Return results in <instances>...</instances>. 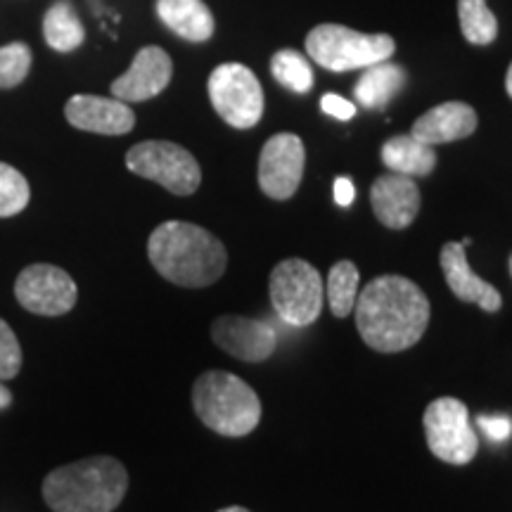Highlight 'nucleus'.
<instances>
[{
  "label": "nucleus",
  "instance_id": "1",
  "mask_svg": "<svg viewBox=\"0 0 512 512\" xmlns=\"http://www.w3.org/2000/svg\"><path fill=\"white\" fill-rule=\"evenodd\" d=\"M356 328L366 347L399 354L415 347L430 325V299L403 275H380L358 290Z\"/></svg>",
  "mask_w": 512,
  "mask_h": 512
},
{
  "label": "nucleus",
  "instance_id": "2",
  "mask_svg": "<svg viewBox=\"0 0 512 512\" xmlns=\"http://www.w3.org/2000/svg\"><path fill=\"white\" fill-rule=\"evenodd\" d=\"M147 256L164 280L190 290L214 285L228 266L223 242L209 230L185 221H166L152 230Z\"/></svg>",
  "mask_w": 512,
  "mask_h": 512
},
{
  "label": "nucleus",
  "instance_id": "3",
  "mask_svg": "<svg viewBox=\"0 0 512 512\" xmlns=\"http://www.w3.org/2000/svg\"><path fill=\"white\" fill-rule=\"evenodd\" d=\"M126 491L128 472L112 456L62 465L43 482V498L53 512H114Z\"/></svg>",
  "mask_w": 512,
  "mask_h": 512
},
{
  "label": "nucleus",
  "instance_id": "4",
  "mask_svg": "<svg viewBox=\"0 0 512 512\" xmlns=\"http://www.w3.org/2000/svg\"><path fill=\"white\" fill-rule=\"evenodd\" d=\"M192 408L197 418L221 437H247L259 427L261 401L238 375L209 370L192 384Z\"/></svg>",
  "mask_w": 512,
  "mask_h": 512
},
{
  "label": "nucleus",
  "instance_id": "5",
  "mask_svg": "<svg viewBox=\"0 0 512 512\" xmlns=\"http://www.w3.org/2000/svg\"><path fill=\"white\" fill-rule=\"evenodd\" d=\"M394 38L387 34H361L339 24H320L306 36L313 62L330 72H351L384 62L394 55Z\"/></svg>",
  "mask_w": 512,
  "mask_h": 512
},
{
  "label": "nucleus",
  "instance_id": "6",
  "mask_svg": "<svg viewBox=\"0 0 512 512\" xmlns=\"http://www.w3.org/2000/svg\"><path fill=\"white\" fill-rule=\"evenodd\" d=\"M273 309L287 325L306 328L316 323L325 302L320 273L304 259H285L271 271L268 280Z\"/></svg>",
  "mask_w": 512,
  "mask_h": 512
},
{
  "label": "nucleus",
  "instance_id": "7",
  "mask_svg": "<svg viewBox=\"0 0 512 512\" xmlns=\"http://www.w3.org/2000/svg\"><path fill=\"white\" fill-rule=\"evenodd\" d=\"M126 166L136 176L155 181L178 197L192 195L202 183L197 159L169 140H145L133 145L126 155Z\"/></svg>",
  "mask_w": 512,
  "mask_h": 512
},
{
  "label": "nucleus",
  "instance_id": "8",
  "mask_svg": "<svg viewBox=\"0 0 512 512\" xmlns=\"http://www.w3.org/2000/svg\"><path fill=\"white\" fill-rule=\"evenodd\" d=\"M425 437L430 451L448 465L472 463L479 451V439L470 425V413L463 401L453 396H441L427 406Z\"/></svg>",
  "mask_w": 512,
  "mask_h": 512
},
{
  "label": "nucleus",
  "instance_id": "9",
  "mask_svg": "<svg viewBox=\"0 0 512 512\" xmlns=\"http://www.w3.org/2000/svg\"><path fill=\"white\" fill-rule=\"evenodd\" d=\"M209 100L219 117L233 128H252L264 114V91L252 69L228 62L209 76Z\"/></svg>",
  "mask_w": 512,
  "mask_h": 512
},
{
  "label": "nucleus",
  "instance_id": "10",
  "mask_svg": "<svg viewBox=\"0 0 512 512\" xmlns=\"http://www.w3.org/2000/svg\"><path fill=\"white\" fill-rule=\"evenodd\" d=\"M15 297L29 313L55 318L74 309L79 290L72 275L60 266L34 264L17 275Z\"/></svg>",
  "mask_w": 512,
  "mask_h": 512
},
{
  "label": "nucleus",
  "instance_id": "11",
  "mask_svg": "<svg viewBox=\"0 0 512 512\" xmlns=\"http://www.w3.org/2000/svg\"><path fill=\"white\" fill-rule=\"evenodd\" d=\"M306 152L302 138L278 133L264 145L259 157V185L266 197L285 202L299 190L304 176Z\"/></svg>",
  "mask_w": 512,
  "mask_h": 512
},
{
  "label": "nucleus",
  "instance_id": "12",
  "mask_svg": "<svg viewBox=\"0 0 512 512\" xmlns=\"http://www.w3.org/2000/svg\"><path fill=\"white\" fill-rule=\"evenodd\" d=\"M211 339L226 354L247 363H261L273 356L278 335L264 320L245 316H221L211 325Z\"/></svg>",
  "mask_w": 512,
  "mask_h": 512
},
{
  "label": "nucleus",
  "instance_id": "13",
  "mask_svg": "<svg viewBox=\"0 0 512 512\" xmlns=\"http://www.w3.org/2000/svg\"><path fill=\"white\" fill-rule=\"evenodd\" d=\"M171 74H174V64L166 50L147 46L133 57L128 72L112 83V95L121 102H145L169 86Z\"/></svg>",
  "mask_w": 512,
  "mask_h": 512
},
{
  "label": "nucleus",
  "instance_id": "14",
  "mask_svg": "<svg viewBox=\"0 0 512 512\" xmlns=\"http://www.w3.org/2000/svg\"><path fill=\"white\" fill-rule=\"evenodd\" d=\"M64 117L79 131L100 133V136H124L136 126V114L128 102L100 98V95H74L64 107Z\"/></svg>",
  "mask_w": 512,
  "mask_h": 512
},
{
  "label": "nucleus",
  "instance_id": "15",
  "mask_svg": "<svg viewBox=\"0 0 512 512\" xmlns=\"http://www.w3.org/2000/svg\"><path fill=\"white\" fill-rule=\"evenodd\" d=\"M420 190L411 176H380L370 188V204L377 221L389 230H403L420 211Z\"/></svg>",
  "mask_w": 512,
  "mask_h": 512
},
{
  "label": "nucleus",
  "instance_id": "16",
  "mask_svg": "<svg viewBox=\"0 0 512 512\" xmlns=\"http://www.w3.org/2000/svg\"><path fill=\"white\" fill-rule=\"evenodd\" d=\"M439 264L441 271H444L448 287H451V292L456 294L460 302L477 304L479 309L489 313H496L501 309V294H498L494 285H489L472 271L470 264H467V252L463 242H446V245L441 247Z\"/></svg>",
  "mask_w": 512,
  "mask_h": 512
},
{
  "label": "nucleus",
  "instance_id": "17",
  "mask_svg": "<svg viewBox=\"0 0 512 512\" xmlns=\"http://www.w3.org/2000/svg\"><path fill=\"white\" fill-rule=\"evenodd\" d=\"M477 128V112L465 102H444L432 107L413 124L411 136L427 145H444L472 136Z\"/></svg>",
  "mask_w": 512,
  "mask_h": 512
},
{
  "label": "nucleus",
  "instance_id": "18",
  "mask_svg": "<svg viewBox=\"0 0 512 512\" xmlns=\"http://www.w3.org/2000/svg\"><path fill=\"white\" fill-rule=\"evenodd\" d=\"M157 17L185 41L202 43L214 36V15L202 0H157Z\"/></svg>",
  "mask_w": 512,
  "mask_h": 512
},
{
  "label": "nucleus",
  "instance_id": "19",
  "mask_svg": "<svg viewBox=\"0 0 512 512\" xmlns=\"http://www.w3.org/2000/svg\"><path fill=\"white\" fill-rule=\"evenodd\" d=\"M382 162L389 171L401 176H430L437 166V152L432 145L408 136H394L382 145Z\"/></svg>",
  "mask_w": 512,
  "mask_h": 512
},
{
  "label": "nucleus",
  "instance_id": "20",
  "mask_svg": "<svg viewBox=\"0 0 512 512\" xmlns=\"http://www.w3.org/2000/svg\"><path fill=\"white\" fill-rule=\"evenodd\" d=\"M406 74L392 62H377L366 67L356 83V100L368 110H380L403 88Z\"/></svg>",
  "mask_w": 512,
  "mask_h": 512
},
{
  "label": "nucleus",
  "instance_id": "21",
  "mask_svg": "<svg viewBox=\"0 0 512 512\" xmlns=\"http://www.w3.org/2000/svg\"><path fill=\"white\" fill-rule=\"evenodd\" d=\"M43 36L57 53H72L81 46L86 31H83L81 19L69 0H57L55 5H50L46 17H43Z\"/></svg>",
  "mask_w": 512,
  "mask_h": 512
},
{
  "label": "nucleus",
  "instance_id": "22",
  "mask_svg": "<svg viewBox=\"0 0 512 512\" xmlns=\"http://www.w3.org/2000/svg\"><path fill=\"white\" fill-rule=\"evenodd\" d=\"M458 17L463 36L472 46H489L498 36V19L486 0H458Z\"/></svg>",
  "mask_w": 512,
  "mask_h": 512
},
{
  "label": "nucleus",
  "instance_id": "23",
  "mask_svg": "<svg viewBox=\"0 0 512 512\" xmlns=\"http://www.w3.org/2000/svg\"><path fill=\"white\" fill-rule=\"evenodd\" d=\"M358 275L356 264L351 261H337L328 275V304L332 316L347 318L354 311L358 299Z\"/></svg>",
  "mask_w": 512,
  "mask_h": 512
},
{
  "label": "nucleus",
  "instance_id": "24",
  "mask_svg": "<svg viewBox=\"0 0 512 512\" xmlns=\"http://www.w3.org/2000/svg\"><path fill=\"white\" fill-rule=\"evenodd\" d=\"M271 72L280 86L290 88L292 93H309L313 88V69L311 62L306 60L297 50H280L273 55Z\"/></svg>",
  "mask_w": 512,
  "mask_h": 512
},
{
  "label": "nucleus",
  "instance_id": "25",
  "mask_svg": "<svg viewBox=\"0 0 512 512\" xmlns=\"http://www.w3.org/2000/svg\"><path fill=\"white\" fill-rule=\"evenodd\" d=\"M31 197L29 183L15 166L0 162V219H8L27 209Z\"/></svg>",
  "mask_w": 512,
  "mask_h": 512
},
{
  "label": "nucleus",
  "instance_id": "26",
  "mask_svg": "<svg viewBox=\"0 0 512 512\" xmlns=\"http://www.w3.org/2000/svg\"><path fill=\"white\" fill-rule=\"evenodd\" d=\"M31 48L27 43H8L0 48V88L8 91L27 79L31 69Z\"/></svg>",
  "mask_w": 512,
  "mask_h": 512
},
{
  "label": "nucleus",
  "instance_id": "27",
  "mask_svg": "<svg viewBox=\"0 0 512 512\" xmlns=\"http://www.w3.org/2000/svg\"><path fill=\"white\" fill-rule=\"evenodd\" d=\"M22 370V347L15 330L0 318V382L12 380Z\"/></svg>",
  "mask_w": 512,
  "mask_h": 512
},
{
  "label": "nucleus",
  "instance_id": "28",
  "mask_svg": "<svg viewBox=\"0 0 512 512\" xmlns=\"http://www.w3.org/2000/svg\"><path fill=\"white\" fill-rule=\"evenodd\" d=\"M320 107H323L325 114H330V117L342 119V121L354 119V114H356V105H354V102L339 98V95H335V93L323 95V100H320Z\"/></svg>",
  "mask_w": 512,
  "mask_h": 512
},
{
  "label": "nucleus",
  "instance_id": "29",
  "mask_svg": "<svg viewBox=\"0 0 512 512\" xmlns=\"http://www.w3.org/2000/svg\"><path fill=\"white\" fill-rule=\"evenodd\" d=\"M479 427L494 441H505L512 434V422L508 418H491V415H479Z\"/></svg>",
  "mask_w": 512,
  "mask_h": 512
},
{
  "label": "nucleus",
  "instance_id": "30",
  "mask_svg": "<svg viewBox=\"0 0 512 512\" xmlns=\"http://www.w3.org/2000/svg\"><path fill=\"white\" fill-rule=\"evenodd\" d=\"M335 202L339 207H349L354 202V183L349 178H337L335 181Z\"/></svg>",
  "mask_w": 512,
  "mask_h": 512
},
{
  "label": "nucleus",
  "instance_id": "31",
  "mask_svg": "<svg viewBox=\"0 0 512 512\" xmlns=\"http://www.w3.org/2000/svg\"><path fill=\"white\" fill-rule=\"evenodd\" d=\"M10 403H12V392L5 387V384H0V411H3V408H8Z\"/></svg>",
  "mask_w": 512,
  "mask_h": 512
},
{
  "label": "nucleus",
  "instance_id": "32",
  "mask_svg": "<svg viewBox=\"0 0 512 512\" xmlns=\"http://www.w3.org/2000/svg\"><path fill=\"white\" fill-rule=\"evenodd\" d=\"M505 88H508V95L512 98V64L508 69V76H505Z\"/></svg>",
  "mask_w": 512,
  "mask_h": 512
},
{
  "label": "nucleus",
  "instance_id": "33",
  "mask_svg": "<svg viewBox=\"0 0 512 512\" xmlns=\"http://www.w3.org/2000/svg\"><path fill=\"white\" fill-rule=\"evenodd\" d=\"M219 512H249L247 508H240V505H230V508H223Z\"/></svg>",
  "mask_w": 512,
  "mask_h": 512
},
{
  "label": "nucleus",
  "instance_id": "34",
  "mask_svg": "<svg viewBox=\"0 0 512 512\" xmlns=\"http://www.w3.org/2000/svg\"><path fill=\"white\" fill-rule=\"evenodd\" d=\"M510 273H512V254H510Z\"/></svg>",
  "mask_w": 512,
  "mask_h": 512
}]
</instances>
